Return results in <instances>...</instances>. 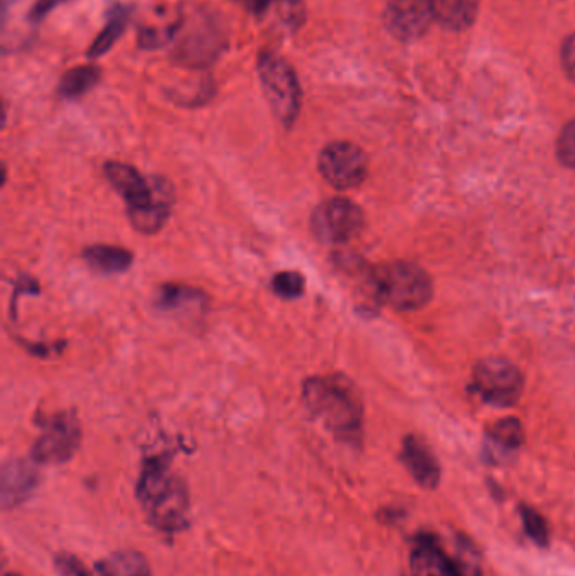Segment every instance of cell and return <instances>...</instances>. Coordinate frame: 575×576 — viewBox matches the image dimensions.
Listing matches in <instances>:
<instances>
[{
    "instance_id": "1",
    "label": "cell",
    "mask_w": 575,
    "mask_h": 576,
    "mask_svg": "<svg viewBox=\"0 0 575 576\" xmlns=\"http://www.w3.org/2000/svg\"><path fill=\"white\" fill-rule=\"evenodd\" d=\"M135 494L159 531L175 535L190 526V494L164 455L145 460Z\"/></svg>"
},
{
    "instance_id": "2",
    "label": "cell",
    "mask_w": 575,
    "mask_h": 576,
    "mask_svg": "<svg viewBox=\"0 0 575 576\" xmlns=\"http://www.w3.org/2000/svg\"><path fill=\"white\" fill-rule=\"evenodd\" d=\"M105 176L129 207V218L137 231L154 235L166 225L175 204V189L166 179L144 178L132 166L108 163Z\"/></svg>"
},
{
    "instance_id": "3",
    "label": "cell",
    "mask_w": 575,
    "mask_h": 576,
    "mask_svg": "<svg viewBox=\"0 0 575 576\" xmlns=\"http://www.w3.org/2000/svg\"><path fill=\"white\" fill-rule=\"evenodd\" d=\"M304 403L330 432L348 444H358L363 425V405L351 381L334 376L312 377L304 384Z\"/></svg>"
},
{
    "instance_id": "4",
    "label": "cell",
    "mask_w": 575,
    "mask_h": 576,
    "mask_svg": "<svg viewBox=\"0 0 575 576\" xmlns=\"http://www.w3.org/2000/svg\"><path fill=\"white\" fill-rule=\"evenodd\" d=\"M376 297L395 311H419L431 302L434 285L431 277L412 262L380 266L371 277Z\"/></svg>"
},
{
    "instance_id": "5",
    "label": "cell",
    "mask_w": 575,
    "mask_h": 576,
    "mask_svg": "<svg viewBox=\"0 0 575 576\" xmlns=\"http://www.w3.org/2000/svg\"><path fill=\"white\" fill-rule=\"evenodd\" d=\"M259 74L268 105L278 122L292 127L301 111V86L286 60L274 52L259 58Z\"/></svg>"
},
{
    "instance_id": "6",
    "label": "cell",
    "mask_w": 575,
    "mask_h": 576,
    "mask_svg": "<svg viewBox=\"0 0 575 576\" xmlns=\"http://www.w3.org/2000/svg\"><path fill=\"white\" fill-rule=\"evenodd\" d=\"M472 388L493 407H513L524 395V376L506 359H482L472 374Z\"/></svg>"
},
{
    "instance_id": "7",
    "label": "cell",
    "mask_w": 575,
    "mask_h": 576,
    "mask_svg": "<svg viewBox=\"0 0 575 576\" xmlns=\"http://www.w3.org/2000/svg\"><path fill=\"white\" fill-rule=\"evenodd\" d=\"M41 429V435L33 447V458L43 466H60L68 463L82 444L80 421L68 411L43 420Z\"/></svg>"
},
{
    "instance_id": "8",
    "label": "cell",
    "mask_w": 575,
    "mask_h": 576,
    "mask_svg": "<svg viewBox=\"0 0 575 576\" xmlns=\"http://www.w3.org/2000/svg\"><path fill=\"white\" fill-rule=\"evenodd\" d=\"M363 226V211L346 197H333L320 204L311 218L314 237L330 244L346 243L357 238Z\"/></svg>"
},
{
    "instance_id": "9",
    "label": "cell",
    "mask_w": 575,
    "mask_h": 576,
    "mask_svg": "<svg viewBox=\"0 0 575 576\" xmlns=\"http://www.w3.org/2000/svg\"><path fill=\"white\" fill-rule=\"evenodd\" d=\"M318 166L324 181L339 191L358 188L368 175L367 154L351 142H333L324 147Z\"/></svg>"
},
{
    "instance_id": "10",
    "label": "cell",
    "mask_w": 575,
    "mask_h": 576,
    "mask_svg": "<svg viewBox=\"0 0 575 576\" xmlns=\"http://www.w3.org/2000/svg\"><path fill=\"white\" fill-rule=\"evenodd\" d=\"M434 21L432 0H390L386 5V29L400 41L419 39Z\"/></svg>"
},
{
    "instance_id": "11",
    "label": "cell",
    "mask_w": 575,
    "mask_h": 576,
    "mask_svg": "<svg viewBox=\"0 0 575 576\" xmlns=\"http://www.w3.org/2000/svg\"><path fill=\"white\" fill-rule=\"evenodd\" d=\"M412 576H469L466 568L442 550L435 536L422 535L410 553Z\"/></svg>"
},
{
    "instance_id": "12",
    "label": "cell",
    "mask_w": 575,
    "mask_h": 576,
    "mask_svg": "<svg viewBox=\"0 0 575 576\" xmlns=\"http://www.w3.org/2000/svg\"><path fill=\"white\" fill-rule=\"evenodd\" d=\"M400 458L410 476L416 479L417 484L426 489L438 488L439 482H441V466H439L434 452L422 439L408 435L402 445Z\"/></svg>"
},
{
    "instance_id": "13",
    "label": "cell",
    "mask_w": 575,
    "mask_h": 576,
    "mask_svg": "<svg viewBox=\"0 0 575 576\" xmlns=\"http://www.w3.org/2000/svg\"><path fill=\"white\" fill-rule=\"evenodd\" d=\"M39 484L36 469L26 460H9L2 467V509L11 511L26 503Z\"/></svg>"
},
{
    "instance_id": "14",
    "label": "cell",
    "mask_w": 575,
    "mask_h": 576,
    "mask_svg": "<svg viewBox=\"0 0 575 576\" xmlns=\"http://www.w3.org/2000/svg\"><path fill=\"white\" fill-rule=\"evenodd\" d=\"M435 21L445 29L464 31L478 17L479 0H432Z\"/></svg>"
},
{
    "instance_id": "15",
    "label": "cell",
    "mask_w": 575,
    "mask_h": 576,
    "mask_svg": "<svg viewBox=\"0 0 575 576\" xmlns=\"http://www.w3.org/2000/svg\"><path fill=\"white\" fill-rule=\"evenodd\" d=\"M83 259L92 271L111 275L129 271L134 256L125 248L95 244V247L86 248L83 252Z\"/></svg>"
},
{
    "instance_id": "16",
    "label": "cell",
    "mask_w": 575,
    "mask_h": 576,
    "mask_svg": "<svg viewBox=\"0 0 575 576\" xmlns=\"http://www.w3.org/2000/svg\"><path fill=\"white\" fill-rule=\"evenodd\" d=\"M98 576H153L151 565L141 551H117L97 563Z\"/></svg>"
},
{
    "instance_id": "17",
    "label": "cell",
    "mask_w": 575,
    "mask_h": 576,
    "mask_svg": "<svg viewBox=\"0 0 575 576\" xmlns=\"http://www.w3.org/2000/svg\"><path fill=\"white\" fill-rule=\"evenodd\" d=\"M100 71L95 67H79L68 71L60 83V93L67 98H79L97 85Z\"/></svg>"
},
{
    "instance_id": "18",
    "label": "cell",
    "mask_w": 575,
    "mask_h": 576,
    "mask_svg": "<svg viewBox=\"0 0 575 576\" xmlns=\"http://www.w3.org/2000/svg\"><path fill=\"white\" fill-rule=\"evenodd\" d=\"M490 439L498 447L515 451L524 444V427L516 418H505L491 427Z\"/></svg>"
},
{
    "instance_id": "19",
    "label": "cell",
    "mask_w": 575,
    "mask_h": 576,
    "mask_svg": "<svg viewBox=\"0 0 575 576\" xmlns=\"http://www.w3.org/2000/svg\"><path fill=\"white\" fill-rule=\"evenodd\" d=\"M127 12L116 11L111 12L110 21H108L107 27L98 34L97 39L93 43L89 48V56L92 58H98V56L105 55L110 51L111 46L116 45L120 34L123 33L125 27Z\"/></svg>"
},
{
    "instance_id": "20",
    "label": "cell",
    "mask_w": 575,
    "mask_h": 576,
    "mask_svg": "<svg viewBox=\"0 0 575 576\" xmlns=\"http://www.w3.org/2000/svg\"><path fill=\"white\" fill-rule=\"evenodd\" d=\"M522 521H524L525 532L537 547L547 548L550 543V529L546 517L530 506L519 507Z\"/></svg>"
},
{
    "instance_id": "21",
    "label": "cell",
    "mask_w": 575,
    "mask_h": 576,
    "mask_svg": "<svg viewBox=\"0 0 575 576\" xmlns=\"http://www.w3.org/2000/svg\"><path fill=\"white\" fill-rule=\"evenodd\" d=\"M200 300H203V293L194 288L179 287V285H164L157 297L160 309H171V311L188 303H200Z\"/></svg>"
},
{
    "instance_id": "22",
    "label": "cell",
    "mask_w": 575,
    "mask_h": 576,
    "mask_svg": "<svg viewBox=\"0 0 575 576\" xmlns=\"http://www.w3.org/2000/svg\"><path fill=\"white\" fill-rule=\"evenodd\" d=\"M272 288L280 299H297L304 292V278L297 272H283V274L275 275Z\"/></svg>"
},
{
    "instance_id": "23",
    "label": "cell",
    "mask_w": 575,
    "mask_h": 576,
    "mask_svg": "<svg viewBox=\"0 0 575 576\" xmlns=\"http://www.w3.org/2000/svg\"><path fill=\"white\" fill-rule=\"evenodd\" d=\"M556 157L568 169H575V120L568 122L559 133Z\"/></svg>"
},
{
    "instance_id": "24",
    "label": "cell",
    "mask_w": 575,
    "mask_h": 576,
    "mask_svg": "<svg viewBox=\"0 0 575 576\" xmlns=\"http://www.w3.org/2000/svg\"><path fill=\"white\" fill-rule=\"evenodd\" d=\"M55 566L60 576H95L83 562L70 553L56 554Z\"/></svg>"
},
{
    "instance_id": "25",
    "label": "cell",
    "mask_w": 575,
    "mask_h": 576,
    "mask_svg": "<svg viewBox=\"0 0 575 576\" xmlns=\"http://www.w3.org/2000/svg\"><path fill=\"white\" fill-rule=\"evenodd\" d=\"M562 64L568 79L575 83V34L568 36L562 45Z\"/></svg>"
},
{
    "instance_id": "26",
    "label": "cell",
    "mask_w": 575,
    "mask_h": 576,
    "mask_svg": "<svg viewBox=\"0 0 575 576\" xmlns=\"http://www.w3.org/2000/svg\"><path fill=\"white\" fill-rule=\"evenodd\" d=\"M61 2H64V0H37L36 5L33 8V12H31V19H33V21H43V19H45L52 9L58 8Z\"/></svg>"
},
{
    "instance_id": "27",
    "label": "cell",
    "mask_w": 575,
    "mask_h": 576,
    "mask_svg": "<svg viewBox=\"0 0 575 576\" xmlns=\"http://www.w3.org/2000/svg\"><path fill=\"white\" fill-rule=\"evenodd\" d=\"M245 2L253 12H256V14L264 12L265 9L272 4V0H245Z\"/></svg>"
},
{
    "instance_id": "28",
    "label": "cell",
    "mask_w": 575,
    "mask_h": 576,
    "mask_svg": "<svg viewBox=\"0 0 575 576\" xmlns=\"http://www.w3.org/2000/svg\"><path fill=\"white\" fill-rule=\"evenodd\" d=\"M5 576H23V575H19V573H5Z\"/></svg>"
}]
</instances>
